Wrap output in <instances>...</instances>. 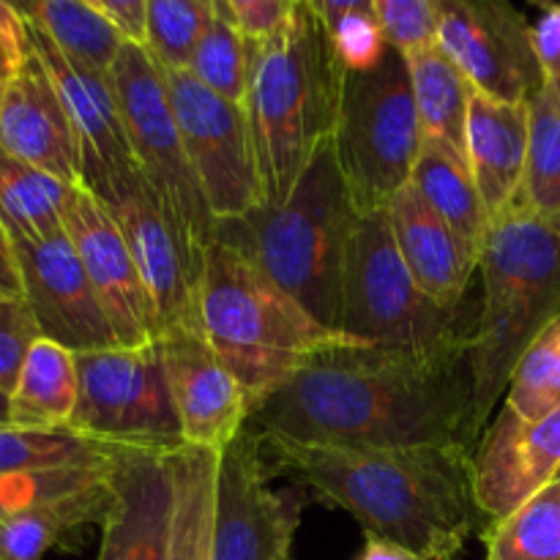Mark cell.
<instances>
[{
	"instance_id": "cell-9",
	"label": "cell",
	"mask_w": 560,
	"mask_h": 560,
	"mask_svg": "<svg viewBox=\"0 0 560 560\" xmlns=\"http://www.w3.org/2000/svg\"><path fill=\"white\" fill-rule=\"evenodd\" d=\"M331 142L361 217L386 211L392 197L410 184L424 131L399 49L388 47L372 66L345 71Z\"/></svg>"
},
{
	"instance_id": "cell-8",
	"label": "cell",
	"mask_w": 560,
	"mask_h": 560,
	"mask_svg": "<svg viewBox=\"0 0 560 560\" xmlns=\"http://www.w3.org/2000/svg\"><path fill=\"white\" fill-rule=\"evenodd\" d=\"M107 74L124 115L137 170L173 233L189 279L197 288L206 255L217 235V217L211 213L206 191L180 140L162 66L148 52L145 44L124 42Z\"/></svg>"
},
{
	"instance_id": "cell-51",
	"label": "cell",
	"mask_w": 560,
	"mask_h": 560,
	"mask_svg": "<svg viewBox=\"0 0 560 560\" xmlns=\"http://www.w3.org/2000/svg\"><path fill=\"white\" fill-rule=\"evenodd\" d=\"M552 487H558V490H560V474H558V479H556V485H552Z\"/></svg>"
},
{
	"instance_id": "cell-48",
	"label": "cell",
	"mask_w": 560,
	"mask_h": 560,
	"mask_svg": "<svg viewBox=\"0 0 560 560\" xmlns=\"http://www.w3.org/2000/svg\"><path fill=\"white\" fill-rule=\"evenodd\" d=\"M5 91H9V82L0 77V113H3V102H5Z\"/></svg>"
},
{
	"instance_id": "cell-53",
	"label": "cell",
	"mask_w": 560,
	"mask_h": 560,
	"mask_svg": "<svg viewBox=\"0 0 560 560\" xmlns=\"http://www.w3.org/2000/svg\"><path fill=\"white\" fill-rule=\"evenodd\" d=\"M91 3H93V0H91Z\"/></svg>"
},
{
	"instance_id": "cell-20",
	"label": "cell",
	"mask_w": 560,
	"mask_h": 560,
	"mask_svg": "<svg viewBox=\"0 0 560 560\" xmlns=\"http://www.w3.org/2000/svg\"><path fill=\"white\" fill-rule=\"evenodd\" d=\"M96 197L104 202V208L129 244L142 282H145L148 293L156 304L162 334L202 328L197 288L189 279L184 257H180L173 233L164 224L140 170L115 180L109 189H104Z\"/></svg>"
},
{
	"instance_id": "cell-23",
	"label": "cell",
	"mask_w": 560,
	"mask_h": 560,
	"mask_svg": "<svg viewBox=\"0 0 560 560\" xmlns=\"http://www.w3.org/2000/svg\"><path fill=\"white\" fill-rule=\"evenodd\" d=\"M528 159V102H498L476 91L468 115V167L492 219L506 213L523 189Z\"/></svg>"
},
{
	"instance_id": "cell-25",
	"label": "cell",
	"mask_w": 560,
	"mask_h": 560,
	"mask_svg": "<svg viewBox=\"0 0 560 560\" xmlns=\"http://www.w3.org/2000/svg\"><path fill=\"white\" fill-rule=\"evenodd\" d=\"M80 394L77 353L38 337L27 350L9 394V419L16 427H69Z\"/></svg>"
},
{
	"instance_id": "cell-16",
	"label": "cell",
	"mask_w": 560,
	"mask_h": 560,
	"mask_svg": "<svg viewBox=\"0 0 560 560\" xmlns=\"http://www.w3.org/2000/svg\"><path fill=\"white\" fill-rule=\"evenodd\" d=\"M66 233L82 268L102 301L107 320L124 348L159 342L162 323L156 304L140 277L124 233L104 202L85 186H77L66 211Z\"/></svg>"
},
{
	"instance_id": "cell-12",
	"label": "cell",
	"mask_w": 560,
	"mask_h": 560,
	"mask_svg": "<svg viewBox=\"0 0 560 560\" xmlns=\"http://www.w3.org/2000/svg\"><path fill=\"white\" fill-rule=\"evenodd\" d=\"M271 476L249 427L219 452L213 560H290L304 490H273Z\"/></svg>"
},
{
	"instance_id": "cell-38",
	"label": "cell",
	"mask_w": 560,
	"mask_h": 560,
	"mask_svg": "<svg viewBox=\"0 0 560 560\" xmlns=\"http://www.w3.org/2000/svg\"><path fill=\"white\" fill-rule=\"evenodd\" d=\"M441 0H372V14L388 47L399 52L435 44Z\"/></svg>"
},
{
	"instance_id": "cell-18",
	"label": "cell",
	"mask_w": 560,
	"mask_h": 560,
	"mask_svg": "<svg viewBox=\"0 0 560 560\" xmlns=\"http://www.w3.org/2000/svg\"><path fill=\"white\" fill-rule=\"evenodd\" d=\"M159 348L184 443L222 452L255 413L249 392L213 350L202 328L162 334Z\"/></svg>"
},
{
	"instance_id": "cell-47",
	"label": "cell",
	"mask_w": 560,
	"mask_h": 560,
	"mask_svg": "<svg viewBox=\"0 0 560 560\" xmlns=\"http://www.w3.org/2000/svg\"><path fill=\"white\" fill-rule=\"evenodd\" d=\"M0 424H11L9 419V394L0 388Z\"/></svg>"
},
{
	"instance_id": "cell-33",
	"label": "cell",
	"mask_w": 560,
	"mask_h": 560,
	"mask_svg": "<svg viewBox=\"0 0 560 560\" xmlns=\"http://www.w3.org/2000/svg\"><path fill=\"white\" fill-rule=\"evenodd\" d=\"M487 560H560V490L547 487L481 534Z\"/></svg>"
},
{
	"instance_id": "cell-50",
	"label": "cell",
	"mask_w": 560,
	"mask_h": 560,
	"mask_svg": "<svg viewBox=\"0 0 560 560\" xmlns=\"http://www.w3.org/2000/svg\"><path fill=\"white\" fill-rule=\"evenodd\" d=\"M202 3H206V5H211V9H213V5H217V0H202Z\"/></svg>"
},
{
	"instance_id": "cell-2",
	"label": "cell",
	"mask_w": 560,
	"mask_h": 560,
	"mask_svg": "<svg viewBox=\"0 0 560 560\" xmlns=\"http://www.w3.org/2000/svg\"><path fill=\"white\" fill-rule=\"evenodd\" d=\"M260 438L273 476L348 512L366 536L438 560H454L487 520L474 492V448H345Z\"/></svg>"
},
{
	"instance_id": "cell-19",
	"label": "cell",
	"mask_w": 560,
	"mask_h": 560,
	"mask_svg": "<svg viewBox=\"0 0 560 560\" xmlns=\"http://www.w3.org/2000/svg\"><path fill=\"white\" fill-rule=\"evenodd\" d=\"M173 448L131 446L109 470V501L96 560H170L175 492Z\"/></svg>"
},
{
	"instance_id": "cell-36",
	"label": "cell",
	"mask_w": 560,
	"mask_h": 560,
	"mask_svg": "<svg viewBox=\"0 0 560 560\" xmlns=\"http://www.w3.org/2000/svg\"><path fill=\"white\" fill-rule=\"evenodd\" d=\"M213 9L202 0H148L145 47L162 66L189 69V60L211 22Z\"/></svg>"
},
{
	"instance_id": "cell-15",
	"label": "cell",
	"mask_w": 560,
	"mask_h": 560,
	"mask_svg": "<svg viewBox=\"0 0 560 560\" xmlns=\"http://www.w3.org/2000/svg\"><path fill=\"white\" fill-rule=\"evenodd\" d=\"M558 474L560 408L525 421L501 405L474 448V492L487 528L556 485Z\"/></svg>"
},
{
	"instance_id": "cell-44",
	"label": "cell",
	"mask_w": 560,
	"mask_h": 560,
	"mask_svg": "<svg viewBox=\"0 0 560 560\" xmlns=\"http://www.w3.org/2000/svg\"><path fill=\"white\" fill-rule=\"evenodd\" d=\"M310 3L315 5V11L331 33L342 22L355 20V16H375L372 14V0H310Z\"/></svg>"
},
{
	"instance_id": "cell-3",
	"label": "cell",
	"mask_w": 560,
	"mask_h": 560,
	"mask_svg": "<svg viewBox=\"0 0 560 560\" xmlns=\"http://www.w3.org/2000/svg\"><path fill=\"white\" fill-rule=\"evenodd\" d=\"M345 71L337 42L310 0H295L288 20L255 42L244 107L266 202H282L334 137Z\"/></svg>"
},
{
	"instance_id": "cell-43",
	"label": "cell",
	"mask_w": 560,
	"mask_h": 560,
	"mask_svg": "<svg viewBox=\"0 0 560 560\" xmlns=\"http://www.w3.org/2000/svg\"><path fill=\"white\" fill-rule=\"evenodd\" d=\"M145 3L148 0H93V5L124 33L126 42L137 44H145Z\"/></svg>"
},
{
	"instance_id": "cell-42",
	"label": "cell",
	"mask_w": 560,
	"mask_h": 560,
	"mask_svg": "<svg viewBox=\"0 0 560 560\" xmlns=\"http://www.w3.org/2000/svg\"><path fill=\"white\" fill-rule=\"evenodd\" d=\"M539 5V20L530 25L534 31L536 58L545 69L547 80L560 77V3L558 0H530Z\"/></svg>"
},
{
	"instance_id": "cell-17",
	"label": "cell",
	"mask_w": 560,
	"mask_h": 560,
	"mask_svg": "<svg viewBox=\"0 0 560 560\" xmlns=\"http://www.w3.org/2000/svg\"><path fill=\"white\" fill-rule=\"evenodd\" d=\"M27 36L74 126L82 159V186L93 195H102L115 180L137 173L135 153L109 74L69 58L38 27L27 25Z\"/></svg>"
},
{
	"instance_id": "cell-1",
	"label": "cell",
	"mask_w": 560,
	"mask_h": 560,
	"mask_svg": "<svg viewBox=\"0 0 560 560\" xmlns=\"http://www.w3.org/2000/svg\"><path fill=\"white\" fill-rule=\"evenodd\" d=\"M257 435L345 448H476L470 350L441 355L355 345L317 355L249 419Z\"/></svg>"
},
{
	"instance_id": "cell-34",
	"label": "cell",
	"mask_w": 560,
	"mask_h": 560,
	"mask_svg": "<svg viewBox=\"0 0 560 560\" xmlns=\"http://www.w3.org/2000/svg\"><path fill=\"white\" fill-rule=\"evenodd\" d=\"M252 58H255V42L244 36L230 16L213 11L206 33L191 55L189 71L202 85L211 88L228 102L246 104Z\"/></svg>"
},
{
	"instance_id": "cell-30",
	"label": "cell",
	"mask_w": 560,
	"mask_h": 560,
	"mask_svg": "<svg viewBox=\"0 0 560 560\" xmlns=\"http://www.w3.org/2000/svg\"><path fill=\"white\" fill-rule=\"evenodd\" d=\"M131 446L98 441L74 427L0 424V476L49 474L63 468L107 465ZM145 448V446H142Z\"/></svg>"
},
{
	"instance_id": "cell-31",
	"label": "cell",
	"mask_w": 560,
	"mask_h": 560,
	"mask_svg": "<svg viewBox=\"0 0 560 560\" xmlns=\"http://www.w3.org/2000/svg\"><path fill=\"white\" fill-rule=\"evenodd\" d=\"M27 25L47 33L69 58L109 71L124 47V33L91 0H9Z\"/></svg>"
},
{
	"instance_id": "cell-46",
	"label": "cell",
	"mask_w": 560,
	"mask_h": 560,
	"mask_svg": "<svg viewBox=\"0 0 560 560\" xmlns=\"http://www.w3.org/2000/svg\"><path fill=\"white\" fill-rule=\"evenodd\" d=\"M0 290L5 295H20V273H16L14 249H11V241L5 235L3 224H0Z\"/></svg>"
},
{
	"instance_id": "cell-7",
	"label": "cell",
	"mask_w": 560,
	"mask_h": 560,
	"mask_svg": "<svg viewBox=\"0 0 560 560\" xmlns=\"http://www.w3.org/2000/svg\"><path fill=\"white\" fill-rule=\"evenodd\" d=\"M479 306H448L410 277L386 211L359 219L345 257L339 328L375 348L441 355L470 350Z\"/></svg>"
},
{
	"instance_id": "cell-39",
	"label": "cell",
	"mask_w": 560,
	"mask_h": 560,
	"mask_svg": "<svg viewBox=\"0 0 560 560\" xmlns=\"http://www.w3.org/2000/svg\"><path fill=\"white\" fill-rule=\"evenodd\" d=\"M42 337L22 295L0 299V388L11 394L27 350Z\"/></svg>"
},
{
	"instance_id": "cell-37",
	"label": "cell",
	"mask_w": 560,
	"mask_h": 560,
	"mask_svg": "<svg viewBox=\"0 0 560 560\" xmlns=\"http://www.w3.org/2000/svg\"><path fill=\"white\" fill-rule=\"evenodd\" d=\"M113 463L49 470V474L0 476V523L5 517H11V514L22 512V509H31L42 501H52V498L71 495V492H80L85 487L98 485V481H104L109 476Z\"/></svg>"
},
{
	"instance_id": "cell-24",
	"label": "cell",
	"mask_w": 560,
	"mask_h": 560,
	"mask_svg": "<svg viewBox=\"0 0 560 560\" xmlns=\"http://www.w3.org/2000/svg\"><path fill=\"white\" fill-rule=\"evenodd\" d=\"M424 140L441 142L468 162V115L476 88L438 44L402 52Z\"/></svg>"
},
{
	"instance_id": "cell-49",
	"label": "cell",
	"mask_w": 560,
	"mask_h": 560,
	"mask_svg": "<svg viewBox=\"0 0 560 560\" xmlns=\"http://www.w3.org/2000/svg\"><path fill=\"white\" fill-rule=\"evenodd\" d=\"M547 82H550L552 93H556V98H558V104H560V77H558V80H547Z\"/></svg>"
},
{
	"instance_id": "cell-35",
	"label": "cell",
	"mask_w": 560,
	"mask_h": 560,
	"mask_svg": "<svg viewBox=\"0 0 560 560\" xmlns=\"http://www.w3.org/2000/svg\"><path fill=\"white\" fill-rule=\"evenodd\" d=\"M503 405L525 421L560 408V315L517 361Z\"/></svg>"
},
{
	"instance_id": "cell-45",
	"label": "cell",
	"mask_w": 560,
	"mask_h": 560,
	"mask_svg": "<svg viewBox=\"0 0 560 560\" xmlns=\"http://www.w3.org/2000/svg\"><path fill=\"white\" fill-rule=\"evenodd\" d=\"M355 560H438L432 556H424V552L408 550L402 545H394V541L386 539H375V536H366L364 550L359 552Z\"/></svg>"
},
{
	"instance_id": "cell-32",
	"label": "cell",
	"mask_w": 560,
	"mask_h": 560,
	"mask_svg": "<svg viewBox=\"0 0 560 560\" xmlns=\"http://www.w3.org/2000/svg\"><path fill=\"white\" fill-rule=\"evenodd\" d=\"M514 206L560 217V104L550 82L528 98V159Z\"/></svg>"
},
{
	"instance_id": "cell-4",
	"label": "cell",
	"mask_w": 560,
	"mask_h": 560,
	"mask_svg": "<svg viewBox=\"0 0 560 560\" xmlns=\"http://www.w3.org/2000/svg\"><path fill=\"white\" fill-rule=\"evenodd\" d=\"M197 306L202 334L249 392L255 410L317 355L366 345L323 326L249 257L222 241H213L206 255Z\"/></svg>"
},
{
	"instance_id": "cell-40",
	"label": "cell",
	"mask_w": 560,
	"mask_h": 560,
	"mask_svg": "<svg viewBox=\"0 0 560 560\" xmlns=\"http://www.w3.org/2000/svg\"><path fill=\"white\" fill-rule=\"evenodd\" d=\"M293 5L295 0H217L213 11L230 16L252 42H262L288 20Z\"/></svg>"
},
{
	"instance_id": "cell-14",
	"label": "cell",
	"mask_w": 560,
	"mask_h": 560,
	"mask_svg": "<svg viewBox=\"0 0 560 560\" xmlns=\"http://www.w3.org/2000/svg\"><path fill=\"white\" fill-rule=\"evenodd\" d=\"M11 249L20 273V295L42 337L74 353L118 348L107 312L66 230L36 244H14Z\"/></svg>"
},
{
	"instance_id": "cell-11",
	"label": "cell",
	"mask_w": 560,
	"mask_h": 560,
	"mask_svg": "<svg viewBox=\"0 0 560 560\" xmlns=\"http://www.w3.org/2000/svg\"><path fill=\"white\" fill-rule=\"evenodd\" d=\"M162 74L180 140L217 222L262 206L266 191L244 104L213 93L189 69L162 66Z\"/></svg>"
},
{
	"instance_id": "cell-22",
	"label": "cell",
	"mask_w": 560,
	"mask_h": 560,
	"mask_svg": "<svg viewBox=\"0 0 560 560\" xmlns=\"http://www.w3.org/2000/svg\"><path fill=\"white\" fill-rule=\"evenodd\" d=\"M386 219L399 257L416 284L441 304H465L474 273L479 271L481 252L470 246L452 224L443 222L413 184L402 186L392 197Z\"/></svg>"
},
{
	"instance_id": "cell-26",
	"label": "cell",
	"mask_w": 560,
	"mask_h": 560,
	"mask_svg": "<svg viewBox=\"0 0 560 560\" xmlns=\"http://www.w3.org/2000/svg\"><path fill=\"white\" fill-rule=\"evenodd\" d=\"M74 189L0 148V224L11 246L63 233Z\"/></svg>"
},
{
	"instance_id": "cell-10",
	"label": "cell",
	"mask_w": 560,
	"mask_h": 560,
	"mask_svg": "<svg viewBox=\"0 0 560 560\" xmlns=\"http://www.w3.org/2000/svg\"><path fill=\"white\" fill-rule=\"evenodd\" d=\"M74 430L120 446H184L159 342L77 353Z\"/></svg>"
},
{
	"instance_id": "cell-6",
	"label": "cell",
	"mask_w": 560,
	"mask_h": 560,
	"mask_svg": "<svg viewBox=\"0 0 560 560\" xmlns=\"http://www.w3.org/2000/svg\"><path fill=\"white\" fill-rule=\"evenodd\" d=\"M481 304L470 342L476 435L506 399L514 366L560 315V217L512 206L481 244Z\"/></svg>"
},
{
	"instance_id": "cell-52",
	"label": "cell",
	"mask_w": 560,
	"mask_h": 560,
	"mask_svg": "<svg viewBox=\"0 0 560 560\" xmlns=\"http://www.w3.org/2000/svg\"><path fill=\"white\" fill-rule=\"evenodd\" d=\"M0 299H5V293H3V290H0Z\"/></svg>"
},
{
	"instance_id": "cell-29",
	"label": "cell",
	"mask_w": 560,
	"mask_h": 560,
	"mask_svg": "<svg viewBox=\"0 0 560 560\" xmlns=\"http://www.w3.org/2000/svg\"><path fill=\"white\" fill-rule=\"evenodd\" d=\"M410 184L443 222L452 224L470 246L481 252L492 217L465 159L443 148L441 142L424 140Z\"/></svg>"
},
{
	"instance_id": "cell-13",
	"label": "cell",
	"mask_w": 560,
	"mask_h": 560,
	"mask_svg": "<svg viewBox=\"0 0 560 560\" xmlns=\"http://www.w3.org/2000/svg\"><path fill=\"white\" fill-rule=\"evenodd\" d=\"M435 44L498 102L525 104L547 85L530 22L512 0H441Z\"/></svg>"
},
{
	"instance_id": "cell-27",
	"label": "cell",
	"mask_w": 560,
	"mask_h": 560,
	"mask_svg": "<svg viewBox=\"0 0 560 560\" xmlns=\"http://www.w3.org/2000/svg\"><path fill=\"white\" fill-rule=\"evenodd\" d=\"M109 501L113 490L107 476L80 492L42 501L11 514L0 523V560H44L69 534L85 525H102Z\"/></svg>"
},
{
	"instance_id": "cell-5",
	"label": "cell",
	"mask_w": 560,
	"mask_h": 560,
	"mask_svg": "<svg viewBox=\"0 0 560 560\" xmlns=\"http://www.w3.org/2000/svg\"><path fill=\"white\" fill-rule=\"evenodd\" d=\"M359 219L328 140L282 202L217 222L213 241L249 257L323 326L339 328L345 257Z\"/></svg>"
},
{
	"instance_id": "cell-41",
	"label": "cell",
	"mask_w": 560,
	"mask_h": 560,
	"mask_svg": "<svg viewBox=\"0 0 560 560\" xmlns=\"http://www.w3.org/2000/svg\"><path fill=\"white\" fill-rule=\"evenodd\" d=\"M31 58V36H27V22L20 11L0 0V77L5 82L14 80L22 66Z\"/></svg>"
},
{
	"instance_id": "cell-28",
	"label": "cell",
	"mask_w": 560,
	"mask_h": 560,
	"mask_svg": "<svg viewBox=\"0 0 560 560\" xmlns=\"http://www.w3.org/2000/svg\"><path fill=\"white\" fill-rule=\"evenodd\" d=\"M175 517L170 560H213L219 452L178 446L170 452Z\"/></svg>"
},
{
	"instance_id": "cell-21",
	"label": "cell",
	"mask_w": 560,
	"mask_h": 560,
	"mask_svg": "<svg viewBox=\"0 0 560 560\" xmlns=\"http://www.w3.org/2000/svg\"><path fill=\"white\" fill-rule=\"evenodd\" d=\"M0 148L66 184H82V159L74 126L33 47L27 63L5 91L0 113Z\"/></svg>"
}]
</instances>
